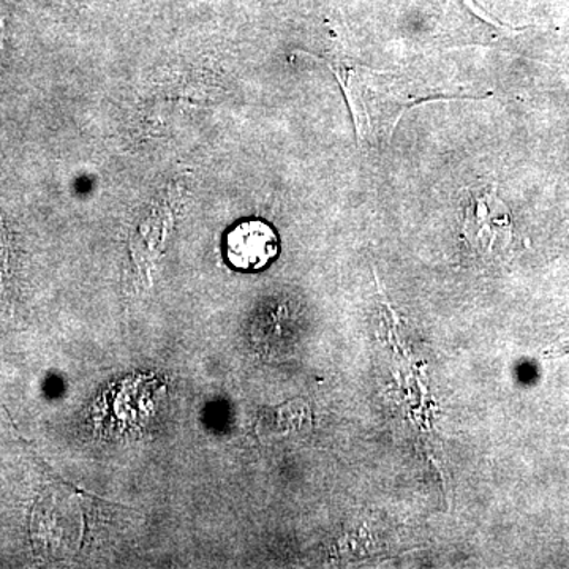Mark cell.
<instances>
[{"label":"cell","instance_id":"3957f363","mask_svg":"<svg viewBox=\"0 0 569 569\" xmlns=\"http://www.w3.org/2000/svg\"><path fill=\"white\" fill-rule=\"evenodd\" d=\"M563 347H569V340H567V342L563 343Z\"/></svg>","mask_w":569,"mask_h":569},{"label":"cell","instance_id":"6da1fadb","mask_svg":"<svg viewBox=\"0 0 569 569\" xmlns=\"http://www.w3.org/2000/svg\"><path fill=\"white\" fill-rule=\"evenodd\" d=\"M463 234L468 244L479 253H492L498 246L509 244L512 234L511 213L496 189L471 194L466 209Z\"/></svg>","mask_w":569,"mask_h":569},{"label":"cell","instance_id":"7a4b0ae2","mask_svg":"<svg viewBox=\"0 0 569 569\" xmlns=\"http://www.w3.org/2000/svg\"><path fill=\"white\" fill-rule=\"evenodd\" d=\"M279 252V236L263 220H244L224 236V257L239 271H261Z\"/></svg>","mask_w":569,"mask_h":569}]
</instances>
